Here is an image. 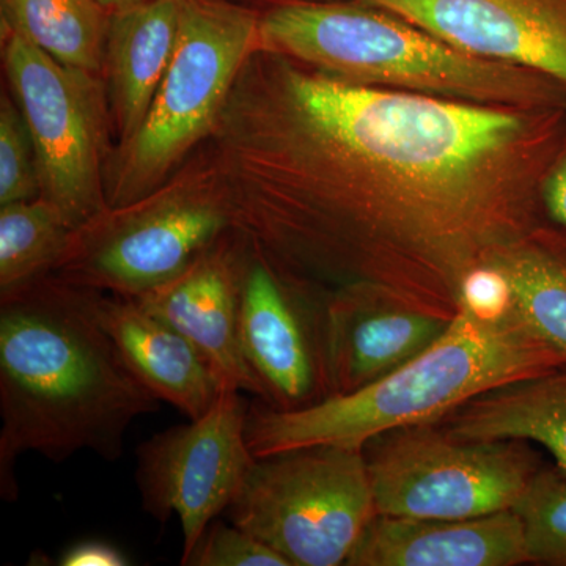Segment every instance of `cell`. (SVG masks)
Listing matches in <instances>:
<instances>
[{"label":"cell","mask_w":566,"mask_h":566,"mask_svg":"<svg viewBox=\"0 0 566 566\" xmlns=\"http://www.w3.org/2000/svg\"><path fill=\"white\" fill-rule=\"evenodd\" d=\"M73 232L65 216L43 197L0 205V293L55 271Z\"/></svg>","instance_id":"cell-21"},{"label":"cell","mask_w":566,"mask_h":566,"mask_svg":"<svg viewBox=\"0 0 566 566\" xmlns=\"http://www.w3.org/2000/svg\"><path fill=\"white\" fill-rule=\"evenodd\" d=\"M95 2H98L109 13H115V11L129 9V7L145 2V0H95Z\"/></svg>","instance_id":"cell-27"},{"label":"cell","mask_w":566,"mask_h":566,"mask_svg":"<svg viewBox=\"0 0 566 566\" xmlns=\"http://www.w3.org/2000/svg\"><path fill=\"white\" fill-rule=\"evenodd\" d=\"M439 423L455 438L520 439L543 447L566 472V365L488 390Z\"/></svg>","instance_id":"cell-18"},{"label":"cell","mask_w":566,"mask_h":566,"mask_svg":"<svg viewBox=\"0 0 566 566\" xmlns=\"http://www.w3.org/2000/svg\"><path fill=\"white\" fill-rule=\"evenodd\" d=\"M237 233V232H234ZM238 238L241 348L264 401L296 409L326 398L323 311L327 292L297 281Z\"/></svg>","instance_id":"cell-11"},{"label":"cell","mask_w":566,"mask_h":566,"mask_svg":"<svg viewBox=\"0 0 566 566\" xmlns=\"http://www.w3.org/2000/svg\"><path fill=\"white\" fill-rule=\"evenodd\" d=\"M566 106L348 84L249 55L210 140L233 230L297 281L453 319L495 252L547 219Z\"/></svg>","instance_id":"cell-1"},{"label":"cell","mask_w":566,"mask_h":566,"mask_svg":"<svg viewBox=\"0 0 566 566\" xmlns=\"http://www.w3.org/2000/svg\"><path fill=\"white\" fill-rule=\"evenodd\" d=\"M96 311L123 359L155 397L189 420L211 408L221 394V382L185 335L134 297H106L98 292Z\"/></svg>","instance_id":"cell-16"},{"label":"cell","mask_w":566,"mask_h":566,"mask_svg":"<svg viewBox=\"0 0 566 566\" xmlns=\"http://www.w3.org/2000/svg\"><path fill=\"white\" fill-rule=\"evenodd\" d=\"M232 229L229 197L210 159L74 230L55 273L82 289L139 297L172 281Z\"/></svg>","instance_id":"cell-6"},{"label":"cell","mask_w":566,"mask_h":566,"mask_svg":"<svg viewBox=\"0 0 566 566\" xmlns=\"http://www.w3.org/2000/svg\"><path fill=\"white\" fill-rule=\"evenodd\" d=\"M528 562L523 523L515 510L469 520L376 515L349 566H516Z\"/></svg>","instance_id":"cell-15"},{"label":"cell","mask_w":566,"mask_h":566,"mask_svg":"<svg viewBox=\"0 0 566 566\" xmlns=\"http://www.w3.org/2000/svg\"><path fill=\"white\" fill-rule=\"evenodd\" d=\"M547 219L566 230V139L543 182Z\"/></svg>","instance_id":"cell-25"},{"label":"cell","mask_w":566,"mask_h":566,"mask_svg":"<svg viewBox=\"0 0 566 566\" xmlns=\"http://www.w3.org/2000/svg\"><path fill=\"white\" fill-rule=\"evenodd\" d=\"M241 394L222 389L202 417L156 433L137 449L142 509L159 523L178 517L181 562L233 504L255 464L245 439L248 406Z\"/></svg>","instance_id":"cell-10"},{"label":"cell","mask_w":566,"mask_h":566,"mask_svg":"<svg viewBox=\"0 0 566 566\" xmlns=\"http://www.w3.org/2000/svg\"><path fill=\"white\" fill-rule=\"evenodd\" d=\"M271 2H273L274 6H277V3L290 2V0H271Z\"/></svg>","instance_id":"cell-28"},{"label":"cell","mask_w":566,"mask_h":566,"mask_svg":"<svg viewBox=\"0 0 566 566\" xmlns=\"http://www.w3.org/2000/svg\"><path fill=\"white\" fill-rule=\"evenodd\" d=\"M185 335L210 365L222 389L264 390L241 348L238 327V238L223 234L172 281L134 297Z\"/></svg>","instance_id":"cell-14"},{"label":"cell","mask_w":566,"mask_h":566,"mask_svg":"<svg viewBox=\"0 0 566 566\" xmlns=\"http://www.w3.org/2000/svg\"><path fill=\"white\" fill-rule=\"evenodd\" d=\"M227 515L290 566L346 565L378 515L364 449L316 446L256 458Z\"/></svg>","instance_id":"cell-7"},{"label":"cell","mask_w":566,"mask_h":566,"mask_svg":"<svg viewBox=\"0 0 566 566\" xmlns=\"http://www.w3.org/2000/svg\"><path fill=\"white\" fill-rule=\"evenodd\" d=\"M515 512L523 523L528 562L566 566V472L545 464Z\"/></svg>","instance_id":"cell-22"},{"label":"cell","mask_w":566,"mask_h":566,"mask_svg":"<svg viewBox=\"0 0 566 566\" xmlns=\"http://www.w3.org/2000/svg\"><path fill=\"white\" fill-rule=\"evenodd\" d=\"M364 453L378 515L419 520L515 510L545 468L531 442L455 438L439 422L376 436Z\"/></svg>","instance_id":"cell-8"},{"label":"cell","mask_w":566,"mask_h":566,"mask_svg":"<svg viewBox=\"0 0 566 566\" xmlns=\"http://www.w3.org/2000/svg\"><path fill=\"white\" fill-rule=\"evenodd\" d=\"M485 268L504 282L524 323L566 356V230L546 221L495 252Z\"/></svg>","instance_id":"cell-19"},{"label":"cell","mask_w":566,"mask_h":566,"mask_svg":"<svg viewBox=\"0 0 566 566\" xmlns=\"http://www.w3.org/2000/svg\"><path fill=\"white\" fill-rule=\"evenodd\" d=\"M0 294V495L13 502L18 458L120 460L134 420L163 401L103 326L96 290L43 275Z\"/></svg>","instance_id":"cell-2"},{"label":"cell","mask_w":566,"mask_h":566,"mask_svg":"<svg viewBox=\"0 0 566 566\" xmlns=\"http://www.w3.org/2000/svg\"><path fill=\"white\" fill-rule=\"evenodd\" d=\"M3 33H17L55 61L103 74L111 13L95 0H0Z\"/></svg>","instance_id":"cell-20"},{"label":"cell","mask_w":566,"mask_h":566,"mask_svg":"<svg viewBox=\"0 0 566 566\" xmlns=\"http://www.w3.org/2000/svg\"><path fill=\"white\" fill-rule=\"evenodd\" d=\"M132 562L117 547L103 542H81L61 557L62 566H126Z\"/></svg>","instance_id":"cell-26"},{"label":"cell","mask_w":566,"mask_h":566,"mask_svg":"<svg viewBox=\"0 0 566 566\" xmlns=\"http://www.w3.org/2000/svg\"><path fill=\"white\" fill-rule=\"evenodd\" d=\"M180 24L169 69L139 132L106 164L107 208L150 196L189 153L210 139L238 74L259 48V11L233 0H178Z\"/></svg>","instance_id":"cell-5"},{"label":"cell","mask_w":566,"mask_h":566,"mask_svg":"<svg viewBox=\"0 0 566 566\" xmlns=\"http://www.w3.org/2000/svg\"><path fill=\"white\" fill-rule=\"evenodd\" d=\"M260 50L348 84L488 106H566L538 71L483 61L363 0H290L264 11Z\"/></svg>","instance_id":"cell-4"},{"label":"cell","mask_w":566,"mask_h":566,"mask_svg":"<svg viewBox=\"0 0 566 566\" xmlns=\"http://www.w3.org/2000/svg\"><path fill=\"white\" fill-rule=\"evenodd\" d=\"M35 150L13 96L0 98V205L39 199Z\"/></svg>","instance_id":"cell-23"},{"label":"cell","mask_w":566,"mask_h":566,"mask_svg":"<svg viewBox=\"0 0 566 566\" xmlns=\"http://www.w3.org/2000/svg\"><path fill=\"white\" fill-rule=\"evenodd\" d=\"M3 70L31 134L40 197L80 229L107 210L106 164L115 145L106 82L17 33H3Z\"/></svg>","instance_id":"cell-9"},{"label":"cell","mask_w":566,"mask_h":566,"mask_svg":"<svg viewBox=\"0 0 566 566\" xmlns=\"http://www.w3.org/2000/svg\"><path fill=\"white\" fill-rule=\"evenodd\" d=\"M450 46L546 74L566 87V0H363Z\"/></svg>","instance_id":"cell-12"},{"label":"cell","mask_w":566,"mask_h":566,"mask_svg":"<svg viewBox=\"0 0 566 566\" xmlns=\"http://www.w3.org/2000/svg\"><path fill=\"white\" fill-rule=\"evenodd\" d=\"M185 566H290L277 551L234 526L212 521L193 546Z\"/></svg>","instance_id":"cell-24"},{"label":"cell","mask_w":566,"mask_h":566,"mask_svg":"<svg viewBox=\"0 0 566 566\" xmlns=\"http://www.w3.org/2000/svg\"><path fill=\"white\" fill-rule=\"evenodd\" d=\"M450 323L371 290L327 292L323 311L326 398L363 389L397 370L438 340Z\"/></svg>","instance_id":"cell-13"},{"label":"cell","mask_w":566,"mask_h":566,"mask_svg":"<svg viewBox=\"0 0 566 566\" xmlns=\"http://www.w3.org/2000/svg\"><path fill=\"white\" fill-rule=\"evenodd\" d=\"M565 365L566 356L517 314L501 277L483 271L446 333L422 353L354 392L296 409L249 406L245 439L255 458L316 446L364 449L376 436L439 422L488 390Z\"/></svg>","instance_id":"cell-3"},{"label":"cell","mask_w":566,"mask_h":566,"mask_svg":"<svg viewBox=\"0 0 566 566\" xmlns=\"http://www.w3.org/2000/svg\"><path fill=\"white\" fill-rule=\"evenodd\" d=\"M178 24V0H145L111 13L102 76L117 144L132 139L147 117L172 61Z\"/></svg>","instance_id":"cell-17"}]
</instances>
